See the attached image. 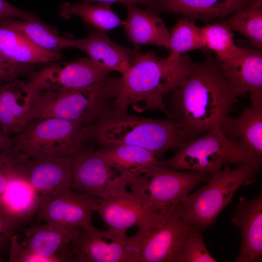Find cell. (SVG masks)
I'll return each instance as SVG.
<instances>
[{
  "label": "cell",
  "mask_w": 262,
  "mask_h": 262,
  "mask_svg": "<svg viewBox=\"0 0 262 262\" xmlns=\"http://www.w3.org/2000/svg\"><path fill=\"white\" fill-rule=\"evenodd\" d=\"M96 152L115 171L134 178L148 172L161 161L148 150L131 145L104 147Z\"/></svg>",
  "instance_id": "d4e9b609"
},
{
  "label": "cell",
  "mask_w": 262,
  "mask_h": 262,
  "mask_svg": "<svg viewBox=\"0 0 262 262\" xmlns=\"http://www.w3.org/2000/svg\"><path fill=\"white\" fill-rule=\"evenodd\" d=\"M148 172L135 178L129 184L130 193L149 211L161 212L182 202L212 174L170 168L161 162Z\"/></svg>",
  "instance_id": "ba28073f"
},
{
  "label": "cell",
  "mask_w": 262,
  "mask_h": 262,
  "mask_svg": "<svg viewBox=\"0 0 262 262\" xmlns=\"http://www.w3.org/2000/svg\"><path fill=\"white\" fill-rule=\"evenodd\" d=\"M255 0H158L159 11L177 14L192 20L209 21L247 7Z\"/></svg>",
  "instance_id": "7402d4cb"
},
{
  "label": "cell",
  "mask_w": 262,
  "mask_h": 262,
  "mask_svg": "<svg viewBox=\"0 0 262 262\" xmlns=\"http://www.w3.org/2000/svg\"><path fill=\"white\" fill-rule=\"evenodd\" d=\"M0 53L14 62L33 65L56 62L63 56L61 52L45 50L19 33L1 25Z\"/></svg>",
  "instance_id": "484cf974"
},
{
  "label": "cell",
  "mask_w": 262,
  "mask_h": 262,
  "mask_svg": "<svg viewBox=\"0 0 262 262\" xmlns=\"http://www.w3.org/2000/svg\"><path fill=\"white\" fill-rule=\"evenodd\" d=\"M92 138V128L57 118L30 123L10 137L13 145L31 159L73 155Z\"/></svg>",
  "instance_id": "8992f818"
},
{
  "label": "cell",
  "mask_w": 262,
  "mask_h": 262,
  "mask_svg": "<svg viewBox=\"0 0 262 262\" xmlns=\"http://www.w3.org/2000/svg\"><path fill=\"white\" fill-rule=\"evenodd\" d=\"M205 48L213 50L222 66L231 65L244 55L246 48L234 43L231 30L223 22L202 27Z\"/></svg>",
  "instance_id": "f1b7e54d"
},
{
  "label": "cell",
  "mask_w": 262,
  "mask_h": 262,
  "mask_svg": "<svg viewBox=\"0 0 262 262\" xmlns=\"http://www.w3.org/2000/svg\"><path fill=\"white\" fill-rule=\"evenodd\" d=\"M221 66L225 75L240 96L249 93L251 100L262 99L261 50L246 48L245 53L239 60L231 65Z\"/></svg>",
  "instance_id": "603a6c76"
},
{
  "label": "cell",
  "mask_w": 262,
  "mask_h": 262,
  "mask_svg": "<svg viewBox=\"0 0 262 262\" xmlns=\"http://www.w3.org/2000/svg\"><path fill=\"white\" fill-rule=\"evenodd\" d=\"M79 229H66L47 223L33 225L25 229L22 242H18L24 249L48 262H60L58 251L67 246Z\"/></svg>",
  "instance_id": "44dd1931"
},
{
  "label": "cell",
  "mask_w": 262,
  "mask_h": 262,
  "mask_svg": "<svg viewBox=\"0 0 262 262\" xmlns=\"http://www.w3.org/2000/svg\"><path fill=\"white\" fill-rule=\"evenodd\" d=\"M110 69L91 58L60 62L30 72L29 81L41 90L62 91L88 87L105 80Z\"/></svg>",
  "instance_id": "7c38bea8"
},
{
  "label": "cell",
  "mask_w": 262,
  "mask_h": 262,
  "mask_svg": "<svg viewBox=\"0 0 262 262\" xmlns=\"http://www.w3.org/2000/svg\"><path fill=\"white\" fill-rule=\"evenodd\" d=\"M192 63L186 55L172 60L134 48L131 69L116 79L113 98L115 111L127 113L130 106L139 113L159 110L176 119L166 108L163 98L179 84Z\"/></svg>",
  "instance_id": "7a4b0ae2"
},
{
  "label": "cell",
  "mask_w": 262,
  "mask_h": 262,
  "mask_svg": "<svg viewBox=\"0 0 262 262\" xmlns=\"http://www.w3.org/2000/svg\"><path fill=\"white\" fill-rule=\"evenodd\" d=\"M60 15L64 18L78 16L86 24L102 32L123 26L124 22L113 11L110 4L106 3L67 2L60 6Z\"/></svg>",
  "instance_id": "83f0119b"
},
{
  "label": "cell",
  "mask_w": 262,
  "mask_h": 262,
  "mask_svg": "<svg viewBox=\"0 0 262 262\" xmlns=\"http://www.w3.org/2000/svg\"><path fill=\"white\" fill-rule=\"evenodd\" d=\"M98 3H106L110 4L113 3H121L126 5L128 4H139L146 6L156 12H159V5L158 0H82V2L91 3L92 2Z\"/></svg>",
  "instance_id": "8d00e7d4"
},
{
  "label": "cell",
  "mask_w": 262,
  "mask_h": 262,
  "mask_svg": "<svg viewBox=\"0 0 262 262\" xmlns=\"http://www.w3.org/2000/svg\"><path fill=\"white\" fill-rule=\"evenodd\" d=\"M179 204L171 207L158 223L133 236L137 262H177L186 237L196 229L182 220Z\"/></svg>",
  "instance_id": "9c48e42d"
},
{
  "label": "cell",
  "mask_w": 262,
  "mask_h": 262,
  "mask_svg": "<svg viewBox=\"0 0 262 262\" xmlns=\"http://www.w3.org/2000/svg\"><path fill=\"white\" fill-rule=\"evenodd\" d=\"M72 188L104 199L127 192L126 187L135 179L117 175L96 151L83 149L72 156Z\"/></svg>",
  "instance_id": "8fae6325"
},
{
  "label": "cell",
  "mask_w": 262,
  "mask_h": 262,
  "mask_svg": "<svg viewBox=\"0 0 262 262\" xmlns=\"http://www.w3.org/2000/svg\"><path fill=\"white\" fill-rule=\"evenodd\" d=\"M0 25L19 33L41 48L53 52H61L70 47L65 36H60L55 29L40 20L38 17L22 20L9 18L0 20Z\"/></svg>",
  "instance_id": "4316f807"
},
{
  "label": "cell",
  "mask_w": 262,
  "mask_h": 262,
  "mask_svg": "<svg viewBox=\"0 0 262 262\" xmlns=\"http://www.w3.org/2000/svg\"><path fill=\"white\" fill-rule=\"evenodd\" d=\"M204 48L202 28L187 17L178 19L169 33L170 53L168 57L176 60L185 52Z\"/></svg>",
  "instance_id": "4dcf8cb0"
},
{
  "label": "cell",
  "mask_w": 262,
  "mask_h": 262,
  "mask_svg": "<svg viewBox=\"0 0 262 262\" xmlns=\"http://www.w3.org/2000/svg\"><path fill=\"white\" fill-rule=\"evenodd\" d=\"M72 156L29 159L25 177L39 196L41 203L48 197L72 187Z\"/></svg>",
  "instance_id": "2e32d148"
},
{
  "label": "cell",
  "mask_w": 262,
  "mask_h": 262,
  "mask_svg": "<svg viewBox=\"0 0 262 262\" xmlns=\"http://www.w3.org/2000/svg\"><path fill=\"white\" fill-rule=\"evenodd\" d=\"M239 97L219 60L209 56L202 63L192 62L171 92L170 112L181 124L189 141L219 125Z\"/></svg>",
  "instance_id": "6da1fadb"
},
{
  "label": "cell",
  "mask_w": 262,
  "mask_h": 262,
  "mask_svg": "<svg viewBox=\"0 0 262 262\" xmlns=\"http://www.w3.org/2000/svg\"><path fill=\"white\" fill-rule=\"evenodd\" d=\"M20 222L0 210V245L11 240Z\"/></svg>",
  "instance_id": "d590c367"
},
{
  "label": "cell",
  "mask_w": 262,
  "mask_h": 262,
  "mask_svg": "<svg viewBox=\"0 0 262 262\" xmlns=\"http://www.w3.org/2000/svg\"><path fill=\"white\" fill-rule=\"evenodd\" d=\"M261 165V163H246L232 169L225 167L213 173L205 186L179 203L182 220L199 231L209 228L240 187L256 181Z\"/></svg>",
  "instance_id": "277c9868"
},
{
  "label": "cell",
  "mask_w": 262,
  "mask_h": 262,
  "mask_svg": "<svg viewBox=\"0 0 262 262\" xmlns=\"http://www.w3.org/2000/svg\"><path fill=\"white\" fill-rule=\"evenodd\" d=\"M39 91L30 82L16 79L0 85V125L9 136L22 131L33 120Z\"/></svg>",
  "instance_id": "5bb4252c"
},
{
  "label": "cell",
  "mask_w": 262,
  "mask_h": 262,
  "mask_svg": "<svg viewBox=\"0 0 262 262\" xmlns=\"http://www.w3.org/2000/svg\"><path fill=\"white\" fill-rule=\"evenodd\" d=\"M86 25L89 29V34L86 38L77 39L68 34L65 36L70 47L85 52L91 59L111 71L125 75L131 67L133 49L116 43L103 32Z\"/></svg>",
  "instance_id": "ac0fdd59"
},
{
  "label": "cell",
  "mask_w": 262,
  "mask_h": 262,
  "mask_svg": "<svg viewBox=\"0 0 262 262\" xmlns=\"http://www.w3.org/2000/svg\"><path fill=\"white\" fill-rule=\"evenodd\" d=\"M225 22L231 30L245 36L256 49L262 48V0H255L234 13Z\"/></svg>",
  "instance_id": "f546056e"
},
{
  "label": "cell",
  "mask_w": 262,
  "mask_h": 262,
  "mask_svg": "<svg viewBox=\"0 0 262 262\" xmlns=\"http://www.w3.org/2000/svg\"><path fill=\"white\" fill-rule=\"evenodd\" d=\"M237 118L226 116L219 124L224 134L254 156H262V100L251 101Z\"/></svg>",
  "instance_id": "ffe728a7"
},
{
  "label": "cell",
  "mask_w": 262,
  "mask_h": 262,
  "mask_svg": "<svg viewBox=\"0 0 262 262\" xmlns=\"http://www.w3.org/2000/svg\"><path fill=\"white\" fill-rule=\"evenodd\" d=\"M30 158L14 146L9 150L0 152V196L12 176L16 174L25 175Z\"/></svg>",
  "instance_id": "1f68e13d"
},
{
  "label": "cell",
  "mask_w": 262,
  "mask_h": 262,
  "mask_svg": "<svg viewBox=\"0 0 262 262\" xmlns=\"http://www.w3.org/2000/svg\"><path fill=\"white\" fill-rule=\"evenodd\" d=\"M127 18L123 27L128 39L137 48L143 45H156L169 50V32L154 10L142 9L135 4L125 5Z\"/></svg>",
  "instance_id": "d6986e66"
},
{
  "label": "cell",
  "mask_w": 262,
  "mask_h": 262,
  "mask_svg": "<svg viewBox=\"0 0 262 262\" xmlns=\"http://www.w3.org/2000/svg\"><path fill=\"white\" fill-rule=\"evenodd\" d=\"M36 17L34 14L18 9L6 0H0V20L9 18L28 20Z\"/></svg>",
  "instance_id": "e575fe53"
},
{
  "label": "cell",
  "mask_w": 262,
  "mask_h": 262,
  "mask_svg": "<svg viewBox=\"0 0 262 262\" xmlns=\"http://www.w3.org/2000/svg\"><path fill=\"white\" fill-rule=\"evenodd\" d=\"M92 137L104 147L134 146L159 158L166 151L179 148L188 142L181 124L176 119H153L115 111L101 116L92 128Z\"/></svg>",
  "instance_id": "3957f363"
},
{
  "label": "cell",
  "mask_w": 262,
  "mask_h": 262,
  "mask_svg": "<svg viewBox=\"0 0 262 262\" xmlns=\"http://www.w3.org/2000/svg\"><path fill=\"white\" fill-rule=\"evenodd\" d=\"M40 203L38 193L22 174L12 176L0 196V210L20 222L36 213Z\"/></svg>",
  "instance_id": "cb8c5ba5"
},
{
  "label": "cell",
  "mask_w": 262,
  "mask_h": 262,
  "mask_svg": "<svg viewBox=\"0 0 262 262\" xmlns=\"http://www.w3.org/2000/svg\"><path fill=\"white\" fill-rule=\"evenodd\" d=\"M169 210L161 212L149 211L127 191L100 199L97 211L109 231L117 234H125L131 227L136 226L138 230H141L156 224Z\"/></svg>",
  "instance_id": "9a60e30c"
},
{
  "label": "cell",
  "mask_w": 262,
  "mask_h": 262,
  "mask_svg": "<svg viewBox=\"0 0 262 262\" xmlns=\"http://www.w3.org/2000/svg\"><path fill=\"white\" fill-rule=\"evenodd\" d=\"M166 166L177 170L208 172L213 174L222 167L250 163H261L238 143L223 133L216 125L203 135L185 143L174 155L161 161Z\"/></svg>",
  "instance_id": "5b68a950"
},
{
  "label": "cell",
  "mask_w": 262,
  "mask_h": 262,
  "mask_svg": "<svg viewBox=\"0 0 262 262\" xmlns=\"http://www.w3.org/2000/svg\"><path fill=\"white\" fill-rule=\"evenodd\" d=\"M100 199L72 187L45 199L37 211V219L66 229L81 228L91 224Z\"/></svg>",
  "instance_id": "4fadbf2b"
},
{
  "label": "cell",
  "mask_w": 262,
  "mask_h": 262,
  "mask_svg": "<svg viewBox=\"0 0 262 262\" xmlns=\"http://www.w3.org/2000/svg\"><path fill=\"white\" fill-rule=\"evenodd\" d=\"M116 81L107 78L88 87L62 91L38 89L33 120L54 117L89 124L103 114L106 101L113 97Z\"/></svg>",
  "instance_id": "52a82bcc"
},
{
  "label": "cell",
  "mask_w": 262,
  "mask_h": 262,
  "mask_svg": "<svg viewBox=\"0 0 262 262\" xmlns=\"http://www.w3.org/2000/svg\"><path fill=\"white\" fill-rule=\"evenodd\" d=\"M69 260L82 262H137L133 236L117 234L91 224L79 228L68 245Z\"/></svg>",
  "instance_id": "30bf717a"
},
{
  "label": "cell",
  "mask_w": 262,
  "mask_h": 262,
  "mask_svg": "<svg viewBox=\"0 0 262 262\" xmlns=\"http://www.w3.org/2000/svg\"><path fill=\"white\" fill-rule=\"evenodd\" d=\"M231 220L241 230L240 251L235 262H258L262 259V196L241 197Z\"/></svg>",
  "instance_id": "e0dca14e"
},
{
  "label": "cell",
  "mask_w": 262,
  "mask_h": 262,
  "mask_svg": "<svg viewBox=\"0 0 262 262\" xmlns=\"http://www.w3.org/2000/svg\"><path fill=\"white\" fill-rule=\"evenodd\" d=\"M208 251L200 231H191L182 245L177 262H216Z\"/></svg>",
  "instance_id": "d6a6232c"
},
{
  "label": "cell",
  "mask_w": 262,
  "mask_h": 262,
  "mask_svg": "<svg viewBox=\"0 0 262 262\" xmlns=\"http://www.w3.org/2000/svg\"><path fill=\"white\" fill-rule=\"evenodd\" d=\"M13 147L10 137L0 131V152L9 150Z\"/></svg>",
  "instance_id": "74e56055"
},
{
  "label": "cell",
  "mask_w": 262,
  "mask_h": 262,
  "mask_svg": "<svg viewBox=\"0 0 262 262\" xmlns=\"http://www.w3.org/2000/svg\"><path fill=\"white\" fill-rule=\"evenodd\" d=\"M33 65L14 62L0 53V85L29 73L33 70Z\"/></svg>",
  "instance_id": "836d02e7"
}]
</instances>
